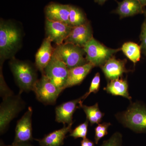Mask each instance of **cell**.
Masks as SVG:
<instances>
[{
    "label": "cell",
    "mask_w": 146,
    "mask_h": 146,
    "mask_svg": "<svg viewBox=\"0 0 146 146\" xmlns=\"http://www.w3.org/2000/svg\"><path fill=\"white\" fill-rule=\"evenodd\" d=\"M23 32L16 23L1 19L0 21V63L15 57L21 48Z\"/></svg>",
    "instance_id": "1"
},
{
    "label": "cell",
    "mask_w": 146,
    "mask_h": 146,
    "mask_svg": "<svg viewBox=\"0 0 146 146\" xmlns=\"http://www.w3.org/2000/svg\"><path fill=\"white\" fill-rule=\"evenodd\" d=\"M9 65L20 93L33 91L38 80V70L35 65L29 61L18 60L15 57L10 59Z\"/></svg>",
    "instance_id": "2"
},
{
    "label": "cell",
    "mask_w": 146,
    "mask_h": 146,
    "mask_svg": "<svg viewBox=\"0 0 146 146\" xmlns=\"http://www.w3.org/2000/svg\"><path fill=\"white\" fill-rule=\"evenodd\" d=\"M116 117L126 127L137 133L146 132V107L139 103L131 104Z\"/></svg>",
    "instance_id": "3"
},
{
    "label": "cell",
    "mask_w": 146,
    "mask_h": 146,
    "mask_svg": "<svg viewBox=\"0 0 146 146\" xmlns=\"http://www.w3.org/2000/svg\"><path fill=\"white\" fill-rule=\"evenodd\" d=\"M19 92L3 99L0 105V133L3 134L6 131L9 123L25 107Z\"/></svg>",
    "instance_id": "4"
},
{
    "label": "cell",
    "mask_w": 146,
    "mask_h": 146,
    "mask_svg": "<svg viewBox=\"0 0 146 146\" xmlns=\"http://www.w3.org/2000/svg\"><path fill=\"white\" fill-rule=\"evenodd\" d=\"M54 53L65 63L69 69L89 63L84 57L86 53L84 48L70 43H63L56 45Z\"/></svg>",
    "instance_id": "5"
},
{
    "label": "cell",
    "mask_w": 146,
    "mask_h": 146,
    "mask_svg": "<svg viewBox=\"0 0 146 146\" xmlns=\"http://www.w3.org/2000/svg\"><path fill=\"white\" fill-rule=\"evenodd\" d=\"M86 58L88 62L95 67H102L113 57V55L121 50V49L108 48L96 40L94 37L84 47Z\"/></svg>",
    "instance_id": "6"
},
{
    "label": "cell",
    "mask_w": 146,
    "mask_h": 146,
    "mask_svg": "<svg viewBox=\"0 0 146 146\" xmlns=\"http://www.w3.org/2000/svg\"><path fill=\"white\" fill-rule=\"evenodd\" d=\"M63 91L44 74H42L41 78L37 80L33 91L38 100L46 105L54 104Z\"/></svg>",
    "instance_id": "7"
},
{
    "label": "cell",
    "mask_w": 146,
    "mask_h": 146,
    "mask_svg": "<svg viewBox=\"0 0 146 146\" xmlns=\"http://www.w3.org/2000/svg\"><path fill=\"white\" fill-rule=\"evenodd\" d=\"M68 72L69 69L67 65L54 53L43 74L56 86L63 91L68 79Z\"/></svg>",
    "instance_id": "8"
},
{
    "label": "cell",
    "mask_w": 146,
    "mask_h": 146,
    "mask_svg": "<svg viewBox=\"0 0 146 146\" xmlns=\"http://www.w3.org/2000/svg\"><path fill=\"white\" fill-rule=\"evenodd\" d=\"M33 109L29 107L22 118L18 120L15 129L13 143H31L33 141L32 117Z\"/></svg>",
    "instance_id": "9"
},
{
    "label": "cell",
    "mask_w": 146,
    "mask_h": 146,
    "mask_svg": "<svg viewBox=\"0 0 146 146\" xmlns=\"http://www.w3.org/2000/svg\"><path fill=\"white\" fill-rule=\"evenodd\" d=\"M72 28L60 22L49 21L46 19L45 31L46 37L56 45L63 44L69 36Z\"/></svg>",
    "instance_id": "10"
},
{
    "label": "cell",
    "mask_w": 146,
    "mask_h": 146,
    "mask_svg": "<svg viewBox=\"0 0 146 146\" xmlns=\"http://www.w3.org/2000/svg\"><path fill=\"white\" fill-rule=\"evenodd\" d=\"M84 96L77 99L63 103L56 108L55 120L58 123L64 125L73 123V115L76 110L80 108V105L83 103Z\"/></svg>",
    "instance_id": "11"
},
{
    "label": "cell",
    "mask_w": 146,
    "mask_h": 146,
    "mask_svg": "<svg viewBox=\"0 0 146 146\" xmlns=\"http://www.w3.org/2000/svg\"><path fill=\"white\" fill-rule=\"evenodd\" d=\"M93 37V31L89 22L72 28L64 43H70L84 48Z\"/></svg>",
    "instance_id": "12"
},
{
    "label": "cell",
    "mask_w": 146,
    "mask_h": 146,
    "mask_svg": "<svg viewBox=\"0 0 146 146\" xmlns=\"http://www.w3.org/2000/svg\"><path fill=\"white\" fill-rule=\"evenodd\" d=\"M70 10L69 5L51 3L45 7V16L47 20L60 22L70 25Z\"/></svg>",
    "instance_id": "13"
},
{
    "label": "cell",
    "mask_w": 146,
    "mask_h": 146,
    "mask_svg": "<svg viewBox=\"0 0 146 146\" xmlns=\"http://www.w3.org/2000/svg\"><path fill=\"white\" fill-rule=\"evenodd\" d=\"M52 42L48 38L46 37L35 55V66L42 74L51 60L54 52V48L52 46Z\"/></svg>",
    "instance_id": "14"
},
{
    "label": "cell",
    "mask_w": 146,
    "mask_h": 146,
    "mask_svg": "<svg viewBox=\"0 0 146 146\" xmlns=\"http://www.w3.org/2000/svg\"><path fill=\"white\" fill-rule=\"evenodd\" d=\"M125 63V60H119L112 57L100 68L106 78L111 81L119 78L124 73L128 72Z\"/></svg>",
    "instance_id": "15"
},
{
    "label": "cell",
    "mask_w": 146,
    "mask_h": 146,
    "mask_svg": "<svg viewBox=\"0 0 146 146\" xmlns=\"http://www.w3.org/2000/svg\"><path fill=\"white\" fill-rule=\"evenodd\" d=\"M73 123L45 135L42 139H35L41 146H62L67 133L72 130Z\"/></svg>",
    "instance_id": "16"
},
{
    "label": "cell",
    "mask_w": 146,
    "mask_h": 146,
    "mask_svg": "<svg viewBox=\"0 0 146 146\" xmlns=\"http://www.w3.org/2000/svg\"><path fill=\"white\" fill-rule=\"evenodd\" d=\"M95 66L89 62L85 65L69 69L65 89L80 84Z\"/></svg>",
    "instance_id": "17"
},
{
    "label": "cell",
    "mask_w": 146,
    "mask_h": 146,
    "mask_svg": "<svg viewBox=\"0 0 146 146\" xmlns=\"http://www.w3.org/2000/svg\"><path fill=\"white\" fill-rule=\"evenodd\" d=\"M145 12L144 7L138 0H123L118 3L115 11L121 18L133 16Z\"/></svg>",
    "instance_id": "18"
},
{
    "label": "cell",
    "mask_w": 146,
    "mask_h": 146,
    "mask_svg": "<svg viewBox=\"0 0 146 146\" xmlns=\"http://www.w3.org/2000/svg\"><path fill=\"white\" fill-rule=\"evenodd\" d=\"M104 90L112 96H121L131 101L128 91V84L125 79L119 78L110 81Z\"/></svg>",
    "instance_id": "19"
},
{
    "label": "cell",
    "mask_w": 146,
    "mask_h": 146,
    "mask_svg": "<svg viewBox=\"0 0 146 146\" xmlns=\"http://www.w3.org/2000/svg\"><path fill=\"white\" fill-rule=\"evenodd\" d=\"M80 106L85 112L86 119L90 122L91 125L95 124H98L101 122L104 114L100 110L98 103L92 106H87L81 103L80 105Z\"/></svg>",
    "instance_id": "20"
},
{
    "label": "cell",
    "mask_w": 146,
    "mask_h": 146,
    "mask_svg": "<svg viewBox=\"0 0 146 146\" xmlns=\"http://www.w3.org/2000/svg\"><path fill=\"white\" fill-rule=\"evenodd\" d=\"M121 50L126 56L134 64L140 60L141 57V46L133 42H127L122 45Z\"/></svg>",
    "instance_id": "21"
},
{
    "label": "cell",
    "mask_w": 146,
    "mask_h": 146,
    "mask_svg": "<svg viewBox=\"0 0 146 146\" xmlns=\"http://www.w3.org/2000/svg\"><path fill=\"white\" fill-rule=\"evenodd\" d=\"M86 15L77 7L70 5L69 23L72 27L82 25L88 23Z\"/></svg>",
    "instance_id": "22"
},
{
    "label": "cell",
    "mask_w": 146,
    "mask_h": 146,
    "mask_svg": "<svg viewBox=\"0 0 146 146\" xmlns=\"http://www.w3.org/2000/svg\"><path fill=\"white\" fill-rule=\"evenodd\" d=\"M89 122V121L86 119L84 123L78 126L74 130H71L69 136L75 139L80 138L83 139L86 138L88 132Z\"/></svg>",
    "instance_id": "23"
},
{
    "label": "cell",
    "mask_w": 146,
    "mask_h": 146,
    "mask_svg": "<svg viewBox=\"0 0 146 146\" xmlns=\"http://www.w3.org/2000/svg\"><path fill=\"white\" fill-rule=\"evenodd\" d=\"M123 136L121 133L116 132L100 146H122Z\"/></svg>",
    "instance_id": "24"
},
{
    "label": "cell",
    "mask_w": 146,
    "mask_h": 146,
    "mask_svg": "<svg viewBox=\"0 0 146 146\" xmlns=\"http://www.w3.org/2000/svg\"><path fill=\"white\" fill-rule=\"evenodd\" d=\"M100 85V73L98 72L95 74L94 78L92 79L89 91L84 94V99H86L91 93L96 94L99 90Z\"/></svg>",
    "instance_id": "25"
},
{
    "label": "cell",
    "mask_w": 146,
    "mask_h": 146,
    "mask_svg": "<svg viewBox=\"0 0 146 146\" xmlns=\"http://www.w3.org/2000/svg\"><path fill=\"white\" fill-rule=\"evenodd\" d=\"M0 74V94L2 99L13 95V93L6 83L3 74L2 66L1 65Z\"/></svg>",
    "instance_id": "26"
},
{
    "label": "cell",
    "mask_w": 146,
    "mask_h": 146,
    "mask_svg": "<svg viewBox=\"0 0 146 146\" xmlns=\"http://www.w3.org/2000/svg\"><path fill=\"white\" fill-rule=\"evenodd\" d=\"M141 41V51L146 56V14L145 19L142 25L141 31L140 36Z\"/></svg>",
    "instance_id": "27"
},
{
    "label": "cell",
    "mask_w": 146,
    "mask_h": 146,
    "mask_svg": "<svg viewBox=\"0 0 146 146\" xmlns=\"http://www.w3.org/2000/svg\"><path fill=\"white\" fill-rule=\"evenodd\" d=\"M111 125L110 123H104L102 124H98V125L95 128V133L99 132H108V127Z\"/></svg>",
    "instance_id": "28"
},
{
    "label": "cell",
    "mask_w": 146,
    "mask_h": 146,
    "mask_svg": "<svg viewBox=\"0 0 146 146\" xmlns=\"http://www.w3.org/2000/svg\"><path fill=\"white\" fill-rule=\"evenodd\" d=\"M0 146H33L31 143H12L11 145H7L4 143L1 140L0 143Z\"/></svg>",
    "instance_id": "29"
},
{
    "label": "cell",
    "mask_w": 146,
    "mask_h": 146,
    "mask_svg": "<svg viewBox=\"0 0 146 146\" xmlns=\"http://www.w3.org/2000/svg\"><path fill=\"white\" fill-rule=\"evenodd\" d=\"M80 146H95V144L93 141L87 138H84L81 141Z\"/></svg>",
    "instance_id": "30"
},
{
    "label": "cell",
    "mask_w": 146,
    "mask_h": 146,
    "mask_svg": "<svg viewBox=\"0 0 146 146\" xmlns=\"http://www.w3.org/2000/svg\"><path fill=\"white\" fill-rule=\"evenodd\" d=\"M106 1L107 0H95V2L98 3L99 4L102 5L104 4Z\"/></svg>",
    "instance_id": "31"
},
{
    "label": "cell",
    "mask_w": 146,
    "mask_h": 146,
    "mask_svg": "<svg viewBox=\"0 0 146 146\" xmlns=\"http://www.w3.org/2000/svg\"><path fill=\"white\" fill-rule=\"evenodd\" d=\"M144 7L146 6V0H138Z\"/></svg>",
    "instance_id": "32"
},
{
    "label": "cell",
    "mask_w": 146,
    "mask_h": 146,
    "mask_svg": "<svg viewBox=\"0 0 146 146\" xmlns=\"http://www.w3.org/2000/svg\"><path fill=\"white\" fill-rule=\"evenodd\" d=\"M145 14H146V12H145Z\"/></svg>",
    "instance_id": "33"
}]
</instances>
